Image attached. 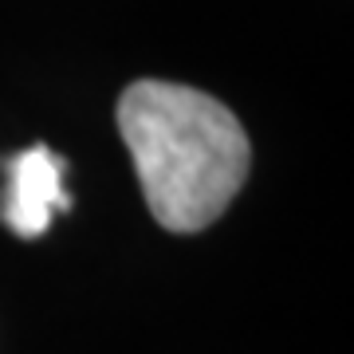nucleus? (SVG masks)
Listing matches in <instances>:
<instances>
[{
  "mask_svg": "<svg viewBox=\"0 0 354 354\" xmlns=\"http://www.w3.org/2000/svg\"><path fill=\"white\" fill-rule=\"evenodd\" d=\"M114 118L158 225L201 232L221 221L252 165L244 122L225 102L185 83L138 79Z\"/></svg>",
  "mask_w": 354,
  "mask_h": 354,
  "instance_id": "nucleus-1",
  "label": "nucleus"
},
{
  "mask_svg": "<svg viewBox=\"0 0 354 354\" xmlns=\"http://www.w3.org/2000/svg\"><path fill=\"white\" fill-rule=\"evenodd\" d=\"M67 158L51 146L36 142L28 150L4 158V177L8 185L0 193V221L12 228L16 236L36 241L44 236L55 213L71 209V193L64 189Z\"/></svg>",
  "mask_w": 354,
  "mask_h": 354,
  "instance_id": "nucleus-2",
  "label": "nucleus"
}]
</instances>
